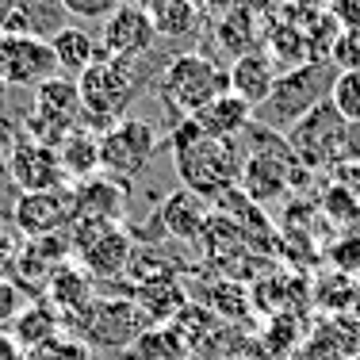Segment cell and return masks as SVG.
Returning <instances> with one entry per match:
<instances>
[{"label":"cell","mask_w":360,"mask_h":360,"mask_svg":"<svg viewBox=\"0 0 360 360\" xmlns=\"http://www.w3.org/2000/svg\"><path fill=\"white\" fill-rule=\"evenodd\" d=\"M8 180L23 192H54V188H70V176L62 169V158H58V146H46L39 139H31L27 131H20V139L12 142L4 158Z\"/></svg>","instance_id":"30bf717a"},{"label":"cell","mask_w":360,"mask_h":360,"mask_svg":"<svg viewBox=\"0 0 360 360\" xmlns=\"http://www.w3.org/2000/svg\"><path fill=\"white\" fill-rule=\"evenodd\" d=\"M349 360H360V353H356V356H349Z\"/></svg>","instance_id":"d590c367"},{"label":"cell","mask_w":360,"mask_h":360,"mask_svg":"<svg viewBox=\"0 0 360 360\" xmlns=\"http://www.w3.org/2000/svg\"><path fill=\"white\" fill-rule=\"evenodd\" d=\"M158 219H161V230L169 238H180V242H200V234L207 230V200L188 188H176V192L161 195L158 203Z\"/></svg>","instance_id":"9a60e30c"},{"label":"cell","mask_w":360,"mask_h":360,"mask_svg":"<svg viewBox=\"0 0 360 360\" xmlns=\"http://www.w3.org/2000/svg\"><path fill=\"white\" fill-rule=\"evenodd\" d=\"M330 104L353 127H360V70L338 73V81H333V89H330Z\"/></svg>","instance_id":"cb8c5ba5"},{"label":"cell","mask_w":360,"mask_h":360,"mask_svg":"<svg viewBox=\"0 0 360 360\" xmlns=\"http://www.w3.org/2000/svg\"><path fill=\"white\" fill-rule=\"evenodd\" d=\"M23 360H89V341L81 338H62L58 333L54 341H46V345L39 349H27Z\"/></svg>","instance_id":"d4e9b609"},{"label":"cell","mask_w":360,"mask_h":360,"mask_svg":"<svg viewBox=\"0 0 360 360\" xmlns=\"http://www.w3.org/2000/svg\"><path fill=\"white\" fill-rule=\"evenodd\" d=\"M158 39H188L200 27V4L192 0H146Z\"/></svg>","instance_id":"7402d4cb"},{"label":"cell","mask_w":360,"mask_h":360,"mask_svg":"<svg viewBox=\"0 0 360 360\" xmlns=\"http://www.w3.org/2000/svg\"><path fill=\"white\" fill-rule=\"evenodd\" d=\"M20 250H23L20 234H12V230H0V276L12 280L15 261H20Z\"/></svg>","instance_id":"f546056e"},{"label":"cell","mask_w":360,"mask_h":360,"mask_svg":"<svg viewBox=\"0 0 360 360\" xmlns=\"http://www.w3.org/2000/svg\"><path fill=\"white\" fill-rule=\"evenodd\" d=\"M192 119H195V123H200L207 134L234 142V139H242V134L257 123V108L245 104V100L234 96V92H222V96H215L207 108L200 111V115H192Z\"/></svg>","instance_id":"e0dca14e"},{"label":"cell","mask_w":360,"mask_h":360,"mask_svg":"<svg viewBox=\"0 0 360 360\" xmlns=\"http://www.w3.org/2000/svg\"><path fill=\"white\" fill-rule=\"evenodd\" d=\"M131 4H146V0H131Z\"/></svg>","instance_id":"e575fe53"},{"label":"cell","mask_w":360,"mask_h":360,"mask_svg":"<svg viewBox=\"0 0 360 360\" xmlns=\"http://www.w3.org/2000/svg\"><path fill=\"white\" fill-rule=\"evenodd\" d=\"M276 77L280 70L269 58V50H245V54H238L230 62V92L253 108H264V100L276 89Z\"/></svg>","instance_id":"2e32d148"},{"label":"cell","mask_w":360,"mask_h":360,"mask_svg":"<svg viewBox=\"0 0 360 360\" xmlns=\"http://www.w3.org/2000/svg\"><path fill=\"white\" fill-rule=\"evenodd\" d=\"M81 89V108H84V127L96 134H104L108 127H115L119 119H127V108L134 104L142 81L134 62L111 58L108 50H100V58L77 77Z\"/></svg>","instance_id":"3957f363"},{"label":"cell","mask_w":360,"mask_h":360,"mask_svg":"<svg viewBox=\"0 0 360 360\" xmlns=\"http://www.w3.org/2000/svg\"><path fill=\"white\" fill-rule=\"evenodd\" d=\"M0 169H4V150H0Z\"/></svg>","instance_id":"d6a6232c"},{"label":"cell","mask_w":360,"mask_h":360,"mask_svg":"<svg viewBox=\"0 0 360 360\" xmlns=\"http://www.w3.org/2000/svg\"><path fill=\"white\" fill-rule=\"evenodd\" d=\"M77 127H84V108H81V89L77 77H50L46 84H39L31 108L23 115V131L31 139L46 146H62L65 134H73Z\"/></svg>","instance_id":"52a82bcc"},{"label":"cell","mask_w":360,"mask_h":360,"mask_svg":"<svg viewBox=\"0 0 360 360\" xmlns=\"http://www.w3.org/2000/svg\"><path fill=\"white\" fill-rule=\"evenodd\" d=\"M58 158H62L65 176L77 180V184L104 173V165H100V134L89 131V127H77L73 134H65L62 146H58Z\"/></svg>","instance_id":"ffe728a7"},{"label":"cell","mask_w":360,"mask_h":360,"mask_svg":"<svg viewBox=\"0 0 360 360\" xmlns=\"http://www.w3.org/2000/svg\"><path fill=\"white\" fill-rule=\"evenodd\" d=\"M153 39H158V31H153L146 4H131V0H123L104 20V27H100V46L111 58H123V62L146 58L153 50Z\"/></svg>","instance_id":"4fadbf2b"},{"label":"cell","mask_w":360,"mask_h":360,"mask_svg":"<svg viewBox=\"0 0 360 360\" xmlns=\"http://www.w3.org/2000/svg\"><path fill=\"white\" fill-rule=\"evenodd\" d=\"M333 180L345 184L349 192L360 200V161H345V165H338V169H333Z\"/></svg>","instance_id":"4dcf8cb0"},{"label":"cell","mask_w":360,"mask_h":360,"mask_svg":"<svg viewBox=\"0 0 360 360\" xmlns=\"http://www.w3.org/2000/svg\"><path fill=\"white\" fill-rule=\"evenodd\" d=\"M54 4L62 8L65 15H73V20H100L104 23L123 0H54Z\"/></svg>","instance_id":"4316f807"},{"label":"cell","mask_w":360,"mask_h":360,"mask_svg":"<svg viewBox=\"0 0 360 360\" xmlns=\"http://www.w3.org/2000/svg\"><path fill=\"white\" fill-rule=\"evenodd\" d=\"M73 207L77 222L92 219V222H123L127 215V184L111 176H89L81 184H73Z\"/></svg>","instance_id":"5bb4252c"},{"label":"cell","mask_w":360,"mask_h":360,"mask_svg":"<svg viewBox=\"0 0 360 360\" xmlns=\"http://www.w3.org/2000/svg\"><path fill=\"white\" fill-rule=\"evenodd\" d=\"M23 311V288L15 280L0 276V330L15 322V314Z\"/></svg>","instance_id":"f1b7e54d"},{"label":"cell","mask_w":360,"mask_h":360,"mask_svg":"<svg viewBox=\"0 0 360 360\" xmlns=\"http://www.w3.org/2000/svg\"><path fill=\"white\" fill-rule=\"evenodd\" d=\"M333 269L345 272V276H360V234H341L338 245L330 250Z\"/></svg>","instance_id":"83f0119b"},{"label":"cell","mask_w":360,"mask_h":360,"mask_svg":"<svg viewBox=\"0 0 360 360\" xmlns=\"http://www.w3.org/2000/svg\"><path fill=\"white\" fill-rule=\"evenodd\" d=\"M0 89H4V84H0Z\"/></svg>","instance_id":"74e56055"},{"label":"cell","mask_w":360,"mask_h":360,"mask_svg":"<svg viewBox=\"0 0 360 360\" xmlns=\"http://www.w3.org/2000/svg\"><path fill=\"white\" fill-rule=\"evenodd\" d=\"M161 150V134L150 119L127 115L115 127H108L100 134V165L104 176L119 180V184H131L134 176L146 173V165L153 161V153Z\"/></svg>","instance_id":"ba28073f"},{"label":"cell","mask_w":360,"mask_h":360,"mask_svg":"<svg viewBox=\"0 0 360 360\" xmlns=\"http://www.w3.org/2000/svg\"><path fill=\"white\" fill-rule=\"evenodd\" d=\"M23 353H27V349H23L12 333L0 330V360H23Z\"/></svg>","instance_id":"1f68e13d"},{"label":"cell","mask_w":360,"mask_h":360,"mask_svg":"<svg viewBox=\"0 0 360 360\" xmlns=\"http://www.w3.org/2000/svg\"><path fill=\"white\" fill-rule=\"evenodd\" d=\"M169 153L180 188L203 195V200H222L242 184V150L238 142L207 134L195 119H180L169 134Z\"/></svg>","instance_id":"6da1fadb"},{"label":"cell","mask_w":360,"mask_h":360,"mask_svg":"<svg viewBox=\"0 0 360 360\" xmlns=\"http://www.w3.org/2000/svg\"><path fill=\"white\" fill-rule=\"evenodd\" d=\"M319 207H322V215L330 222H338V226H353V222H360V200L345 184H338V180L322 192Z\"/></svg>","instance_id":"603a6c76"},{"label":"cell","mask_w":360,"mask_h":360,"mask_svg":"<svg viewBox=\"0 0 360 360\" xmlns=\"http://www.w3.org/2000/svg\"><path fill=\"white\" fill-rule=\"evenodd\" d=\"M77 222L73 188H54V192H23L12 207V226L23 238H50L70 234Z\"/></svg>","instance_id":"7c38bea8"},{"label":"cell","mask_w":360,"mask_h":360,"mask_svg":"<svg viewBox=\"0 0 360 360\" xmlns=\"http://www.w3.org/2000/svg\"><path fill=\"white\" fill-rule=\"evenodd\" d=\"M4 4H8V0H0V8H4Z\"/></svg>","instance_id":"8d00e7d4"},{"label":"cell","mask_w":360,"mask_h":360,"mask_svg":"<svg viewBox=\"0 0 360 360\" xmlns=\"http://www.w3.org/2000/svg\"><path fill=\"white\" fill-rule=\"evenodd\" d=\"M353 134L356 127L341 115L330 100H322L314 111H307L295 127H288L284 139L295 153V161L311 173H326L345 161H353Z\"/></svg>","instance_id":"277c9868"},{"label":"cell","mask_w":360,"mask_h":360,"mask_svg":"<svg viewBox=\"0 0 360 360\" xmlns=\"http://www.w3.org/2000/svg\"><path fill=\"white\" fill-rule=\"evenodd\" d=\"M330 65L338 73L360 70V27H341L330 46Z\"/></svg>","instance_id":"484cf974"},{"label":"cell","mask_w":360,"mask_h":360,"mask_svg":"<svg viewBox=\"0 0 360 360\" xmlns=\"http://www.w3.org/2000/svg\"><path fill=\"white\" fill-rule=\"evenodd\" d=\"M73 261L89 272L92 280H115L119 272L131 269L134 238L123 230V222H73L70 230Z\"/></svg>","instance_id":"9c48e42d"},{"label":"cell","mask_w":360,"mask_h":360,"mask_svg":"<svg viewBox=\"0 0 360 360\" xmlns=\"http://www.w3.org/2000/svg\"><path fill=\"white\" fill-rule=\"evenodd\" d=\"M42 291H46V299L62 314H77V311H84V307L92 303V276L81 269V264L65 261L62 269L50 276V284L42 288Z\"/></svg>","instance_id":"44dd1931"},{"label":"cell","mask_w":360,"mask_h":360,"mask_svg":"<svg viewBox=\"0 0 360 360\" xmlns=\"http://www.w3.org/2000/svg\"><path fill=\"white\" fill-rule=\"evenodd\" d=\"M62 333V311H58L50 299H31L23 303V311L15 314L12 322V338L20 341L23 349H39L46 341H54Z\"/></svg>","instance_id":"ac0fdd59"},{"label":"cell","mask_w":360,"mask_h":360,"mask_svg":"<svg viewBox=\"0 0 360 360\" xmlns=\"http://www.w3.org/2000/svg\"><path fill=\"white\" fill-rule=\"evenodd\" d=\"M58 58L50 50V39L42 35H0V84L31 89L58 77Z\"/></svg>","instance_id":"8fae6325"},{"label":"cell","mask_w":360,"mask_h":360,"mask_svg":"<svg viewBox=\"0 0 360 360\" xmlns=\"http://www.w3.org/2000/svg\"><path fill=\"white\" fill-rule=\"evenodd\" d=\"M158 92L169 111H176L180 119H192L215 96L230 92V70H222L219 58L203 54V50H188V54H176L161 70Z\"/></svg>","instance_id":"5b68a950"},{"label":"cell","mask_w":360,"mask_h":360,"mask_svg":"<svg viewBox=\"0 0 360 360\" xmlns=\"http://www.w3.org/2000/svg\"><path fill=\"white\" fill-rule=\"evenodd\" d=\"M50 50H54V58H58V70L70 73V77H81L100 58L104 46H100V42L92 39V31H84V27H58V31H50Z\"/></svg>","instance_id":"d6986e66"},{"label":"cell","mask_w":360,"mask_h":360,"mask_svg":"<svg viewBox=\"0 0 360 360\" xmlns=\"http://www.w3.org/2000/svg\"><path fill=\"white\" fill-rule=\"evenodd\" d=\"M338 81V70H333L326 58L319 62H303L295 70H284L276 77V89L264 100V108H257V123L261 127H295L307 111H314L322 100H330V89Z\"/></svg>","instance_id":"8992f818"},{"label":"cell","mask_w":360,"mask_h":360,"mask_svg":"<svg viewBox=\"0 0 360 360\" xmlns=\"http://www.w3.org/2000/svg\"><path fill=\"white\" fill-rule=\"evenodd\" d=\"M192 4H200V8H203V4H207V0H192Z\"/></svg>","instance_id":"836d02e7"},{"label":"cell","mask_w":360,"mask_h":360,"mask_svg":"<svg viewBox=\"0 0 360 360\" xmlns=\"http://www.w3.org/2000/svg\"><path fill=\"white\" fill-rule=\"evenodd\" d=\"M245 134L253 139V146H250V153H242V184L238 188L253 203H261V207L272 200H288L307 173L295 161L288 139L276 134L272 127H261V123H253Z\"/></svg>","instance_id":"7a4b0ae2"}]
</instances>
